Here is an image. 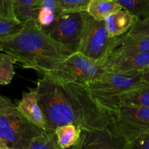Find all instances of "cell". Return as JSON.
Here are the masks:
<instances>
[{
  "instance_id": "13",
  "label": "cell",
  "mask_w": 149,
  "mask_h": 149,
  "mask_svg": "<svg viewBox=\"0 0 149 149\" xmlns=\"http://www.w3.org/2000/svg\"><path fill=\"white\" fill-rule=\"evenodd\" d=\"M138 19L127 12L121 10L106 17L104 20L106 29L111 38H115L127 33Z\"/></svg>"
},
{
  "instance_id": "14",
  "label": "cell",
  "mask_w": 149,
  "mask_h": 149,
  "mask_svg": "<svg viewBox=\"0 0 149 149\" xmlns=\"http://www.w3.org/2000/svg\"><path fill=\"white\" fill-rule=\"evenodd\" d=\"M121 10L122 7L116 0H90L87 13L95 20L103 22Z\"/></svg>"
},
{
  "instance_id": "21",
  "label": "cell",
  "mask_w": 149,
  "mask_h": 149,
  "mask_svg": "<svg viewBox=\"0 0 149 149\" xmlns=\"http://www.w3.org/2000/svg\"><path fill=\"white\" fill-rule=\"evenodd\" d=\"M27 149H63L57 142L55 132H44L35 138ZM70 149H74L73 147Z\"/></svg>"
},
{
  "instance_id": "6",
  "label": "cell",
  "mask_w": 149,
  "mask_h": 149,
  "mask_svg": "<svg viewBox=\"0 0 149 149\" xmlns=\"http://www.w3.org/2000/svg\"><path fill=\"white\" fill-rule=\"evenodd\" d=\"M115 38L109 36L104 21H97L87 13H84V25L79 52L102 64L110 52Z\"/></svg>"
},
{
  "instance_id": "27",
  "label": "cell",
  "mask_w": 149,
  "mask_h": 149,
  "mask_svg": "<svg viewBox=\"0 0 149 149\" xmlns=\"http://www.w3.org/2000/svg\"><path fill=\"white\" fill-rule=\"evenodd\" d=\"M5 148H9L8 146H7V144L3 140H1L0 138V149H3Z\"/></svg>"
},
{
  "instance_id": "9",
  "label": "cell",
  "mask_w": 149,
  "mask_h": 149,
  "mask_svg": "<svg viewBox=\"0 0 149 149\" xmlns=\"http://www.w3.org/2000/svg\"><path fill=\"white\" fill-rule=\"evenodd\" d=\"M74 149H126V143L118 135L113 124L103 129L81 130Z\"/></svg>"
},
{
  "instance_id": "3",
  "label": "cell",
  "mask_w": 149,
  "mask_h": 149,
  "mask_svg": "<svg viewBox=\"0 0 149 149\" xmlns=\"http://www.w3.org/2000/svg\"><path fill=\"white\" fill-rule=\"evenodd\" d=\"M143 83L142 73L121 74L106 71L87 86L92 98L101 109L114 114L122 105V97Z\"/></svg>"
},
{
  "instance_id": "11",
  "label": "cell",
  "mask_w": 149,
  "mask_h": 149,
  "mask_svg": "<svg viewBox=\"0 0 149 149\" xmlns=\"http://www.w3.org/2000/svg\"><path fill=\"white\" fill-rule=\"evenodd\" d=\"M16 106L31 123L42 130H46L45 116L38 103L36 89H30L29 91L24 92L21 98L17 101Z\"/></svg>"
},
{
  "instance_id": "15",
  "label": "cell",
  "mask_w": 149,
  "mask_h": 149,
  "mask_svg": "<svg viewBox=\"0 0 149 149\" xmlns=\"http://www.w3.org/2000/svg\"><path fill=\"white\" fill-rule=\"evenodd\" d=\"M41 0H13L15 17L22 23L36 20Z\"/></svg>"
},
{
  "instance_id": "12",
  "label": "cell",
  "mask_w": 149,
  "mask_h": 149,
  "mask_svg": "<svg viewBox=\"0 0 149 149\" xmlns=\"http://www.w3.org/2000/svg\"><path fill=\"white\" fill-rule=\"evenodd\" d=\"M149 52V37H132L124 34L115 38L108 55H135Z\"/></svg>"
},
{
  "instance_id": "23",
  "label": "cell",
  "mask_w": 149,
  "mask_h": 149,
  "mask_svg": "<svg viewBox=\"0 0 149 149\" xmlns=\"http://www.w3.org/2000/svg\"><path fill=\"white\" fill-rule=\"evenodd\" d=\"M24 27V23L13 19L0 18V39L15 36L20 33Z\"/></svg>"
},
{
  "instance_id": "28",
  "label": "cell",
  "mask_w": 149,
  "mask_h": 149,
  "mask_svg": "<svg viewBox=\"0 0 149 149\" xmlns=\"http://www.w3.org/2000/svg\"><path fill=\"white\" fill-rule=\"evenodd\" d=\"M2 52V49H1V46H0V52Z\"/></svg>"
},
{
  "instance_id": "19",
  "label": "cell",
  "mask_w": 149,
  "mask_h": 149,
  "mask_svg": "<svg viewBox=\"0 0 149 149\" xmlns=\"http://www.w3.org/2000/svg\"><path fill=\"white\" fill-rule=\"evenodd\" d=\"M122 10H126L138 20L149 17V0H116Z\"/></svg>"
},
{
  "instance_id": "18",
  "label": "cell",
  "mask_w": 149,
  "mask_h": 149,
  "mask_svg": "<svg viewBox=\"0 0 149 149\" xmlns=\"http://www.w3.org/2000/svg\"><path fill=\"white\" fill-rule=\"evenodd\" d=\"M122 104L149 107V83L144 82L122 97Z\"/></svg>"
},
{
  "instance_id": "10",
  "label": "cell",
  "mask_w": 149,
  "mask_h": 149,
  "mask_svg": "<svg viewBox=\"0 0 149 149\" xmlns=\"http://www.w3.org/2000/svg\"><path fill=\"white\" fill-rule=\"evenodd\" d=\"M108 72L121 74L143 73L149 67V52L135 55H108L101 64Z\"/></svg>"
},
{
  "instance_id": "7",
  "label": "cell",
  "mask_w": 149,
  "mask_h": 149,
  "mask_svg": "<svg viewBox=\"0 0 149 149\" xmlns=\"http://www.w3.org/2000/svg\"><path fill=\"white\" fill-rule=\"evenodd\" d=\"M115 131L129 143L149 131V107L122 104L113 114Z\"/></svg>"
},
{
  "instance_id": "8",
  "label": "cell",
  "mask_w": 149,
  "mask_h": 149,
  "mask_svg": "<svg viewBox=\"0 0 149 149\" xmlns=\"http://www.w3.org/2000/svg\"><path fill=\"white\" fill-rule=\"evenodd\" d=\"M84 13L61 14L45 29L51 38L71 53L78 52L84 25Z\"/></svg>"
},
{
  "instance_id": "5",
  "label": "cell",
  "mask_w": 149,
  "mask_h": 149,
  "mask_svg": "<svg viewBox=\"0 0 149 149\" xmlns=\"http://www.w3.org/2000/svg\"><path fill=\"white\" fill-rule=\"evenodd\" d=\"M105 72L101 64L77 52L71 54L56 69L43 77L61 82H73L87 86Z\"/></svg>"
},
{
  "instance_id": "20",
  "label": "cell",
  "mask_w": 149,
  "mask_h": 149,
  "mask_svg": "<svg viewBox=\"0 0 149 149\" xmlns=\"http://www.w3.org/2000/svg\"><path fill=\"white\" fill-rule=\"evenodd\" d=\"M15 58L9 54L0 52V85L10 84L15 76L14 64Z\"/></svg>"
},
{
  "instance_id": "22",
  "label": "cell",
  "mask_w": 149,
  "mask_h": 149,
  "mask_svg": "<svg viewBox=\"0 0 149 149\" xmlns=\"http://www.w3.org/2000/svg\"><path fill=\"white\" fill-rule=\"evenodd\" d=\"M90 0H59L62 14L87 13Z\"/></svg>"
},
{
  "instance_id": "16",
  "label": "cell",
  "mask_w": 149,
  "mask_h": 149,
  "mask_svg": "<svg viewBox=\"0 0 149 149\" xmlns=\"http://www.w3.org/2000/svg\"><path fill=\"white\" fill-rule=\"evenodd\" d=\"M61 14L59 0H41L36 20L43 29H46Z\"/></svg>"
},
{
  "instance_id": "26",
  "label": "cell",
  "mask_w": 149,
  "mask_h": 149,
  "mask_svg": "<svg viewBox=\"0 0 149 149\" xmlns=\"http://www.w3.org/2000/svg\"><path fill=\"white\" fill-rule=\"evenodd\" d=\"M142 78L144 82L149 83V67L142 73Z\"/></svg>"
},
{
  "instance_id": "25",
  "label": "cell",
  "mask_w": 149,
  "mask_h": 149,
  "mask_svg": "<svg viewBox=\"0 0 149 149\" xmlns=\"http://www.w3.org/2000/svg\"><path fill=\"white\" fill-rule=\"evenodd\" d=\"M126 149H149V131L133 141L126 143Z\"/></svg>"
},
{
  "instance_id": "24",
  "label": "cell",
  "mask_w": 149,
  "mask_h": 149,
  "mask_svg": "<svg viewBox=\"0 0 149 149\" xmlns=\"http://www.w3.org/2000/svg\"><path fill=\"white\" fill-rule=\"evenodd\" d=\"M126 34L132 37H149V17L137 21Z\"/></svg>"
},
{
  "instance_id": "2",
  "label": "cell",
  "mask_w": 149,
  "mask_h": 149,
  "mask_svg": "<svg viewBox=\"0 0 149 149\" xmlns=\"http://www.w3.org/2000/svg\"><path fill=\"white\" fill-rule=\"evenodd\" d=\"M0 46L2 52L14 57L23 68L43 76L56 69L73 54L51 38L36 20L25 23L17 34L0 39Z\"/></svg>"
},
{
  "instance_id": "29",
  "label": "cell",
  "mask_w": 149,
  "mask_h": 149,
  "mask_svg": "<svg viewBox=\"0 0 149 149\" xmlns=\"http://www.w3.org/2000/svg\"><path fill=\"white\" fill-rule=\"evenodd\" d=\"M3 149H12V148H3Z\"/></svg>"
},
{
  "instance_id": "17",
  "label": "cell",
  "mask_w": 149,
  "mask_h": 149,
  "mask_svg": "<svg viewBox=\"0 0 149 149\" xmlns=\"http://www.w3.org/2000/svg\"><path fill=\"white\" fill-rule=\"evenodd\" d=\"M55 134L59 146L63 149H70L79 141L81 130L75 125H68L57 128Z\"/></svg>"
},
{
  "instance_id": "1",
  "label": "cell",
  "mask_w": 149,
  "mask_h": 149,
  "mask_svg": "<svg viewBox=\"0 0 149 149\" xmlns=\"http://www.w3.org/2000/svg\"><path fill=\"white\" fill-rule=\"evenodd\" d=\"M36 95L46 122L45 132L73 125L81 130L103 129L113 122V115L92 98L87 86L61 82L43 77L38 80Z\"/></svg>"
},
{
  "instance_id": "4",
  "label": "cell",
  "mask_w": 149,
  "mask_h": 149,
  "mask_svg": "<svg viewBox=\"0 0 149 149\" xmlns=\"http://www.w3.org/2000/svg\"><path fill=\"white\" fill-rule=\"evenodd\" d=\"M45 132L31 123L8 97L0 95V138L12 149H27Z\"/></svg>"
}]
</instances>
